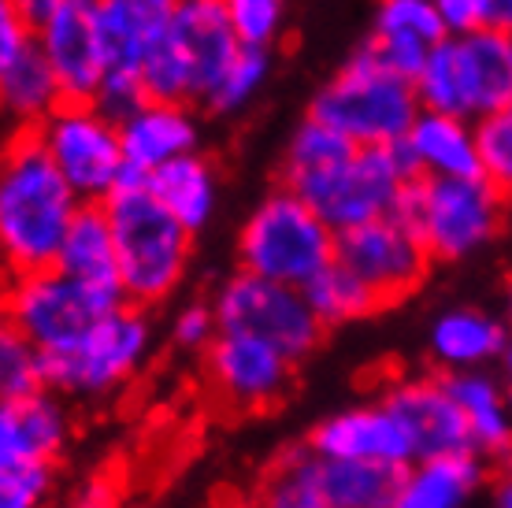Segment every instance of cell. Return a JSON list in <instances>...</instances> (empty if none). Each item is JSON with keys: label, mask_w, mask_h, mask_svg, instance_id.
Masks as SVG:
<instances>
[{"label": "cell", "mask_w": 512, "mask_h": 508, "mask_svg": "<svg viewBox=\"0 0 512 508\" xmlns=\"http://www.w3.org/2000/svg\"><path fill=\"white\" fill-rule=\"evenodd\" d=\"M8 327V312H4V279H0V331Z\"/></svg>", "instance_id": "7bdbcfd3"}, {"label": "cell", "mask_w": 512, "mask_h": 508, "mask_svg": "<svg viewBox=\"0 0 512 508\" xmlns=\"http://www.w3.org/2000/svg\"><path fill=\"white\" fill-rule=\"evenodd\" d=\"M34 45L49 60L67 101H97L112 60L93 0H67L64 8L34 23Z\"/></svg>", "instance_id": "2e32d148"}, {"label": "cell", "mask_w": 512, "mask_h": 508, "mask_svg": "<svg viewBox=\"0 0 512 508\" xmlns=\"http://www.w3.org/2000/svg\"><path fill=\"white\" fill-rule=\"evenodd\" d=\"M182 0H93L108 45V71L141 75L149 52L164 41Z\"/></svg>", "instance_id": "cb8c5ba5"}, {"label": "cell", "mask_w": 512, "mask_h": 508, "mask_svg": "<svg viewBox=\"0 0 512 508\" xmlns=\"http://www.w3.org/2000/svg\"><path fill=\"white\" fill-rule=\"evenodd\" d=\"M116 305H123V293L71 279L56 264L4 279L8 327H15L26 342L38 345L41 353L71 349Z\"/></svg>", "instance_id": "30bf717a"}, {"label": "cell", "mask_w": 512, "mask_h": 508, "mask_svg": "<svg viewBox=\"0 0 512 508\" xmlns=\"http://www.w3.org/2000/svg\"><path fill=\"white\" fill-rule=\"evenodd\" d=\"M446 34H468L487 26V0H435Z\"/></svg>", "instance_id": "74e56055"}, {"label": "cell", "mask_w": 512, "mask_h": 508, "mask_svg": "<svg viewBox=\"0 0 512 508\" xmlns=\"http://www.w3.org/2000/svg\"><path fill=\"white\" fill-rule=\"evenodd\" d=\"M416 82L379 64L360 45L334 78L312 97L308 115L320 119L357 145H397L420 115Z\"/></svg>", "instance_id": "8992f818"}, {"label": "cell", "mask_w": 512, "mask_h": 508, "mask_svg": "<svg viewBox=\"0 0 512 508\" xmlns=\"http://www.w3.org/2000/svg\"><path fill=\"white\" fill-rule=\"evenodd\" d=\"M219 334V319L212 301H190L182 305L171 319V338L179 349H190V353H205L212 338Z\"/></svg>", "instance_id": "d590c367"}, {"label": "cell", "mask_w": 512, "mask_h": 508, "mask_svg": "<svg viewBox=\"0 0 512 508\" xmlns=\"http://www.w3.org/2000/svg\"><path fill=\"white\" fill-rule=\"evenodd\" d=\"M487 26L512 34V0H487Z\"/></svg>", "instance_id": "f35d334b"}, {"label": "cell", "mask_w": 512, "mask_h": 508, "mask_svg": "<svg viewBox=\"0 0 512 508\" xmlns=\"http://www.w3.org/2000/svg\"><path fill=\"white\" fill-rule=\"evenodd\" d=\"M305 297H308V305H312V312H316V319H320L327 331H331V327L357 323V319H368L383 308V301H379V297H375V293L368 290L346 264H338V260L327 264L316 279L308 282Z\"/></svg>", "instance_id": "f546056e"}, {"label": "cell", "mask_w": 512, "mask_h": 508, "mask_svg": "<svg viewBox=\"0 0 512 508\" xmlns=\"http://www.w3.org/2000/svg\"><path fill=\"white\" fill-rule=\"evenodd\" d=\"M78 193L45 153L38 130L19 127L0 145V279L56 264Z\"/></svg>", "instance_id": "7a4b0ae2"}, {"label": "cell", "mask_w": 512, "mask_h": 508, "mask_svg": "<svg viewBox=\"0 0 512 508\" xmlns=\"http://www.w3.org/2000/svg\"><path fill=\"white\" fill-rule=\"evenodd\" d=\"M475 145H479V171L490 186L509 201L512 197V108L475 119Z\"/></svg>", "instance_id": "d6a6232c"}, {"label": "cell", "mask_w": 512, "mask_h": 508, "mask_svg": "<svg viewBox=\"0 0 512 508\" xmlns=\"http://www.w3.org/2000/svg\"><path fill=\"white\" fill-rule=\"evenodd\" d=\"M60 101H64V89H60L38 45H30L8 67V75L0 78V112L15 119L19 127H38Z\"/></svg>", "instance_id": "f1b7e54d"}, {"label": "cell", "mask_w": 512, "mask_h": 508, "mask_svg": "<svg viewBox=\"0 0 512 508\" xmlns=\"http://www.w3.org/2000/svg\"><path fill=\"white\" fill-rule=\"evenodd\" d=\"M442 38H446V23L438 15L435 0H375L364 49L390 71L416 82L423 60Z\"/></svg>", "instance_id": "d6986e66"}, {"label": "cell", "mask_w": 512, "mask_h": 508, "mask_svg": "<svg viewBox=\"0 0 512 508\" xmlns=\"http://www.w3.org/2000/svg\"><path fill=\"white\" fill-rule=\"evenodd\" d=\"M34 45V23L26 19L19 0H0V78L8 75V67Z\"/></svg>", "instance_id": "8d00e7d4"}, {"label": "cell", "mask_w": 512, "mask_h": 508, "mask_svg": "<svg viewBox=\"0 0 512 508\" xmlns=\"http://www.w3.org/2000/svg\"><path fill=\"white\" fill-rule=\"evenodd\" d=\"M238 49L242 38L223 0H182L164 41L141 64V89L145 97L205 108Z\"/></svg>", "instance_id": "277c9868"}, {"label": "cell", "mask_w": 512, "mask_h": 508, "mask_svg": "<svg viewBox=\"0 0 512 508\" xmlns=\"http://www.w3.org/2000/svg\"><path fill=\"white\" fill-rule=\"evenodd\" d=\"M490 494H494V505H501V508H512V468L501 475L498 483L490 486Z\"/></svg>", "instance_id": "60d3db41"}, {"label": "cell", "mask_w": 512, "mask_h": 508, "mask_svg": "<svg viewBox=\"0 0 512 508\" xmlns=\"http://www.w3.org/2000/svg\"><path fill=\"white\" fill-rule=\"evenodd\" d=\"M71 442V416L60 394L41 390L23 401H0V468L56 464Z\"/></svg>", "instance_id": "44dd1931"}, {"label": "cell", "mask_w": 512, "mask_h": 508, "mask_svg": "<svg viewBox=\"0 0 512 508\" xmlns=\"http://www.w3.org/2000/svg\"><path fill=\"white\" fill-rule=\"evenodd\" d=\"M308 445L323 457L368 460V464H386V468H409L416 460L409 434L401 431V423L394 420V412L383 401L346 408L331 420H323L312 431Z\"/></svg>", "instance_id": "ffe728a7"}, {"label": "cell", "mask_w": 512, "mask_h": 508, "mask_svg": "<svg viewBox=\"0 0 512 508\" xmlns=\"http://www.w3.org/2000/svg\"><path fill=\"white\" fill-rule=\"evenodd\" d=\"M153 342L149 308L123 301L71 349L45 353V382L60 397H108L145 368Z\"/></svg>", "instance_id": "9c48e42d"}, {"label": "cell", "mask_w": 512, "mask_h": 508, "mask_svg": "<svg viewBox=\"0 0 512 508\" xmlns=\"http://www.w3.org/2000/svg\"><path fill=\"white\" fill-rule=\"evenodd\" d=\"M509 427H512V382H509ZM509 457H512V445H509Z\"/></svg>", "instance_id": "f6af8a7d"}, {"label": "cell", "mask_w": 512, "mask_h": 508, "mask_svg": "<svg viewBox=\"0 0 512 508\" xmlns=\"http://www.w3.org/2000/svg\"><path fill=\"white\" fill-rule=\"evenodd\" d=\"M67 0H19V8L26 12V19L30 23H41L45 15H52L56 8H64Z\"/></svg>", "instance_id": "ab89813d"}, {"label": "cell", "mask_w": 512, "mask_h": 508, "mask_svg": "<svg viewBox=\"0 0 512 508\" xmlns=\"http://www.w3.org/2000/svg\"><path fill=\"white\" fill-rule=\"evenodd\" d=\"M512 342V327L483 308H446L427 331V353L438 371H472L498 364Z\"/></svg>", "instance_id": "603a6c76"}, {"label": "cell", "mask_w": 512, "mask_h": 508, "mask_svg": "<svg viewBox=\"0 0 512 508\" xmlns=\"http://www.w3.org/2000/svg\"><path fill=\"white\" fill-rule=\"evenodd\" d=\"M145 182L156 193V201L164 204L182 227H190L193 234H201L216 219L219 175H216V164L208 156L197 153V149L160 164L153 175H145Z\"/></svg>", "instance_id": "4316f807"}, {"label": "cell", "mask_w": 512, "mask_h": 508, "mask_svg": "<svg viewBox=\"0 0 512 508\" xmlns=\"http://www.w3.org/2000/svg\"><path fill=\"white\" fill-rule=\"evenodd\" d=\"M52 494V464H4L0 508H34Z\"/></svg>", "instance_id": "e575fe53"}, {"label": "cell", "mask_w": 512, "mask_h": 508, "mask_svg": "<svg viewBox=\"0 0 512 508\" xmlns=\"http://www.w3.org/2000/svg\"><path fill=\"white\" fill-rule=\"evenodd\" d=\"M234 30L245 45L271 49L286 26V0H223Z\"/></svg>", "instance_id": "836d02e7"}, {"label": "cell", "mask_w": 512, "mask_h": 508, "mask_svg": "<svg viewBox=\"0 0 512 508\" xmlns=\"http://www.w3.org/2000/svg\"><path fill=\"white\" fill-rule=\"evenodd\" d=\"M212 308H216L219 331L253 334L260 342L282 349L297 364L320 345L327 331L301 286L264 279L245 267H238L231 279H223L212 297Z\"/></svg>", "instance_id": "4fadbf2b"}, {"label": "cell", "mask_w": 512, "mask_h": 508, "mask_svg": "<svg viewBox=\"0 0 512 508\" xmlns=\"http://www.w3.org/2000/svg\"><path fill=\"white\" fill-rule=\"evenodd\" d=\"M420 104L431 112L483 119L512 104V34L479 26L446 34L416 75Z\"/></svg>", "instance_id": "5b68a950"}, {"label": "cell", "mask_w": 512, "mask_h": 508, "mask_svg": "<svg viewBox=\"0 0 512 508\" xmlns=\"http://www.w3.org/2000/svg\"><path fill=\"white\" fill-rule=\"evenodd\" d=\"M509 108H512V104H509Z\"/></svg>", "instance_id": "bcb514c9"}, {"label": "cell", "mask_w": 512, "mask_h": 508, "mask_svg": "<svg viewBox=\"0 0 512 508\" xmlns=\"http://www.w3.org/2000/svg\"><path fill=\"white\" fill-rule=\"evenodd\" d=\"M41 390L45 382V353L34 342H26L15 327L0 331V401H23Z\"/></svg>", "instance_id": "1f68e13d"}, {"label": "cell", "mask_w": 512, "mask_h": 508, "mask_svg": "<svg viewBox=\"0 0 512 508\" xmlns=\"http://www.w3.org/2000/svg\"><path fill=\"white\" fill-rule=\"evenodd\" d=\"M383 405L409 434L412 457H438L472 449L468 423L446 386V375H409L386 386Z\"/></svg>", "instance_id": "e0dca14e"}, {"label": "cell", "mask_w": 512, "mask_h": 508, "mask_svg": "<svg viewBox=\"0 0 512 508\" xmlns=\"http://www.w3.org/2000/svg\"><path fill=\"white\" fill-rule=\"evenodd\" d=\"M397 216L405 219L431 260L457 264L498 238L505 219V197L483 175L475 178H423L416 175L401 193Z\"/></svg>", "instance_id": "ba28073f"}, {"label": "cell", "mask_w": 512, "mask_h": 508, "mask_svg": "<svg viewBox=\"0 0 512 508\" xmlns=\"http://www.w3.org/2000/svg\"><path fill=\"white\" fill-rule=\"evenodd\" d=\"M442 375H446L449 394L468 423V438H472L475 453L483 460L509 457V386L498 375H490V368L442 371Z\"/></svg>", "instance_id": "484cf974"}, {"label": "cell", "mask_w": 512, "mask_h": 508, "mask_svg": "<svg viewBox=\"0 0 512 508\" xmlns=\"http://www.w3.org/2000/svg\"><path fill=\"white\" fill-rule=\"evenodd\" d=\"M412 178L401 145H357L312 115L282 156V186L305 197L334 230L397 212Z\"/></svg>", "instance_id": "6da1fadb"}, {"label": "cell", "mask_w": 512, "mask_h": 508, "mask_svg": "<svg viewBox=\"0 0 512 508\" xmlns=\"http://www.w3.org/2000/svg\"><path fill=\"white\" fill-rule=\"evenodd\" d=\"M338 230L294 190H271L256 204L238 234V267L305 290L323 267L334 264Z\"/></svg>", "instance_id": "52a82bcc"}, {"label": "cell", "mask_w": 512, "mask_h": 508, "mask_svg": "<svg viewBox=\"0 0 512 508\" xmlns=\"http://www.w3.org/2000/svg\"><path fill=\"white\" fill-rule=\"evenodd\" d=\"M34 130L82 204H104V197L127 178L116 115H108L97 101L64 97Z\"/></svg>", "instance_id": "7c38bea8"}, {"label": "cell", "mask_w": 512, "mask_h": 508, "mask_svg": "<svg viewBox=\"0 0 512 508\" xmlns=\"http://www.w3.org/2000/svg\"><path fill=\"white\" fill-rule=\"evenodd\" d=\"M501 364H505V375H509V382H512V342H509V349H505V356H501Z\"/></svg>", "instance_id": "ee69618b"}, {"label": "cell", "mask_w": 512, "mask_h": 508, "mask_svg": "<svg viewBox=\"0 0 512 508\" xmlns=\"http://www.w3.org/2000/svg\"><path fill=\"white\" fill-rule=\"evenodd\" d=\"M294 371L297 360L253 334L219 331L205 349L208 390L234 412L275 408L294 390Z\"/></svg>", "instance_id": "9a60e30c"}, {"label": "cell", "mask_w": 512, "mask_h": 508, "mask_svg": "<svg viewBox=\"0 0 512 508\" xmlns=\"http://www.w3.org/2000/svg\"><path fill=\"white\" fill-rule=\"evenodd\" d=\"M401 468L323 457L312 445L290 449L264 479V505L275 508H394Z\"/></svg>", "instance_id": "8fae6325"}, {"label": "cell", "mask_w": 512, "mask_h": 508, "mask_svg": "<svg viewBox=\"0 0 512 508\" xmlns=\"http://www.w3.org/2000/svg\"><path fill=\"white\" fill-rule=\"evenodd\" d=\"M271 78V49L264 45H245L234 52V60L227 64V71L219 75L216 89L208 93L205 108L212 115H234L245 112L256 101V93L268 86Z\"/></svg>", "instance_id": "4dcf8cb0"}, {"label": "cell", "mask_w": 512, "mask_h": 508, "mask_svg": "<svg viewBox=\"0 0 512 508\" xmlns=\"http://www.w3.org/2000/svg\"><path fill=\"white\" fill-rule=\"evenodd\" d=\"M334 260L346 264L383 301V308L405 301L427 279V267L435 264L420 234L397 212L338 230Z\"/></svg>", "instance_id": "5bb4252c"}, {"label": "cell", "mask_w": 512, "mask_h": 508, "mask_svg": "<svg viewBox=\"0 0 512 508\" xmlns=\"http://www.w3.org/2000/svg\"><path fill=\"white\" fill-rule=\"evenodd\" d=\"M505 323L512 327V279H509V290H505Z\"/></svg>", "instance_id": "b9f144b4"}, {"label": "cell", "mask_w": 512, "mask_h": 508, "mask_svg": "<svg viewBox=\"0 0 512 508\" xmlns=\"http://www.w3.org/2000/svg\"><path fill=\"white\" fill-rule=\"evenodd\" d=\"M56 267L67 271L71 279L101 286V290H119V253H116V234L108 223L104 204H78L75 219L67 223L64 242L56 249Z\"/></svg>", "instance_id": "83f0119b"}, {"label": "cell", "mask_w": 512, "mask_h": 508, "mask_svg": "<svg viewBox=\"0 0 512 508\" xmlns=\"http://www.w3.org/2000/svg\"><path fill=\"white\" fill-rule=\"evenodd\" d=\"M119 141L127 156V171L134 175H153L156 167L186 156L197 149L201 127L193 104L160 101V97H141L127 115H119Z\"/></svg>", "instance_id": "ac0fdd59"}, {"label": "cell", "mask_w": 512, "mask_h": 508, "mask_svg": "<svg viewBox=\"0 0 512 508\" xmlns=\"http://www.w3.org/2000/svg\"><path fill=\"white\" fill-rule=\"evenodd\" d=\"M487 483V460L475 449L438 453L401 468L394 508H461Z\"/></svg>", "instance_id": "d4e9b609"}, {"label": "cell", "mask_w": 512, "mask_h": 508, "mask_svg": "<svg viewBox=\"0 0 512 508\" xmlns=\"http://www.w3.org/2000/svg\"><path fill=\"white\" fill-rule=\"evenodd\" d=\"M104 212L116 234L123 301L141 308L171 301L190 271L193 230L182 227L156 201L145 175H134V171H127V178L104 197Z\"/></svg>", "instance_id": "3957f363"}, {"label": "cell", "mask_w": 512, "mask_h": 508, "mask_svg": "<svg viewBox=\"0 0 512 508\" xmlns=\"http://www.w3.org/2000/svg\"><path fill=\"white\" fill-rule=\"evenodd\" d=\"M409 167L423 178H475L479 171V145L475 123L464 115L420 108L409 134L397 141Z\"/></svg>", "instance_id": "7402d4cb"}]
</instances>
